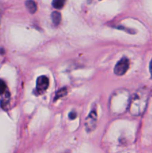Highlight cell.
I'll return each instance as SVG.
<instances>
[{"label": "cell", "instance_id": "7a4b0ae2", "mask_svg": "<svg viewBox=\"0 0 152 153\" xmlns=\"http://www.w3.org/2000/svg\"><path fill=\"white\" fill-rule=\"evenodd\" d=\"M131 97L126 90H118L113 93L110 100V109L114 114H122L129 108Z\"/></svg>", "mask_w": 152, "mask_h": 153}, {"label": "cell", "instance_id": "6da1fadb", "mask_svg": "<svg viewBox=\"0 0 152 153\" xmlns=\"http://www.w3.org/2000/svg\"><path fill=\"white\" fill-rule=\"evenodd\" d=\"M149 95L150 92L146 88H140L134 94V95L131 98L129 108H128V110L131 115L137 117L144 113L147 107Z\"/></svg>", "mask_w": 152, "mask_h": 153}, {"label": "cell", "instance_id": "8992f818", "mask_svg": "<svg viewBox=\"0 0 152 153\" xmlns=\"http://www.w3.org/2000/svg\"><path fill=\"white\" fill-rule=\"evenodd\" d=\"M25 6H26L27 9H28V11L31 13H36L37 10V5L36 4V2L33 0H27L25 1Z\"/></svg>", "mask_w": 152, "mask_h": 153}, {"label": "cell", "instance_id": "30bf717a", "mask_svg": "<svg viewBox=\"0 0 152 153\" xmlns=\"http://www.w3.org/2000/svg\"><path fill=\"white\" fill-rule=\"evenodd\" d=\"M7 92V86H6L5 82L0 79V95L5 94Z\"/></svg>", "mask_w": 152, "mask_h": 153}, {"label": "cell", "instance_id": "277c9868", "mask_svg": "<svg viewBox=\"0 0 152 153\" xmlns=\"http://www.w3.org/2000/svg\"><path fill=\"white\" fill-rule=\"evenodd\" d=\"M129 60L125 57H123L121 60H119L116 64L114 67V73L116 76H123L124 74L126 73L129 68Z\"/></svg>", "mask_w": 152, "mask_h": 153}, {"label": "cell", "instance_id": "7c38bea8", "mask_svg": "<svg viewBox=\"0 0 152 153\" xmlns=\"http://www.w3.org/2000/svg\"><path fill=\"white\" fill-rule=\"evenodd\" d=\"M150 73H151V79H152V60L150 63Z\"/></svg>", "mask_w": 152, "mask_h": 153}, {"label": "cell", "instance_id": "9c48e42d", "mask_svg": "<svg viewBox=\"0 0 152 153\" xmlns=\"http://www.w3.org/2000/svg\"><path fill=\"white\" fill-rule=\"evenodd\" d=\"M67 94V89L66 88H62V89L59 90V91L57 92L56 96L55 97V100H57L58 99L61 98V97H63L64 96H66Z\"/></svg>", "mask_w": 152, "mask_h": 153}, {"label": "cell", "instance_id": "5b68a950", "mask_svg": "<svg viewBox=\"0 0 152 153\" xmlns=\"http://www.w3.org/2000/svg\"><path fill=\"white\" fill-rule=\"evenodd\" d=\"M49 86V78L46 76H41L37 80V91L38 94H43Z\"/></svg>", "mask_w": 152, "mask_h": 153}, {"label": "cell", "instance_id": "ba28073f", "mask_svg": "<svg viewBox=\"0 0 152 153\" xmlns=\"http://www.w3.org/2000/svg\"><path fill=\"white\" fill-rule=\"evenodd\" d=\"M66 0H53L52 1V5L55 9H61L65 4Z\"/></svg>", "mask_w": 152, "mask_h": 153}, {"label": "cell", "instance_id": "3957f363", "mask_svg": "<svg viewBox=\"0 0 152 153\" xmlns=\"http://www.w3.org/2000/svg\"><path fill=\"white\" fill-rule=\"evenodd\" d=\"M97 122H98V115H97V112L95 110H92V111L89 113L87 117L85 120V128H86V131L90 132L95 130L96 128Z\"/></svg>", "mask_w": 152, "mask_h": 153}, {"label": "cell", "instance_id": "52a82bcc", "mask_svg": "<svg viewBox=\"0 0 152 153\" xmlns=\"http://www.w3.org/2000/svg\"><path fill=\"white\" fill-rule=\"evenodd\" d=\"M52 19L55 25H58L61 22V14L58 11H54L52 13Z\"/></svg>", "mask_w": 152, "mask_h": 153}, {"label": "cell", "instance_id": "8fae6325", "mask_svg": "<svg viewBox=\"0 0 152 153\" xmlns=\"http://www.w3.org/2000/svg\"><path fill=\"white\" fill-rule=\"evenodd\" d=\"M69 119L74 120L75 119L76 117H77V114H76L75 111H72L71 113L69 114Z\"/></svg>", "mask_w": 152, "mask_h": 153}]
</instances>
